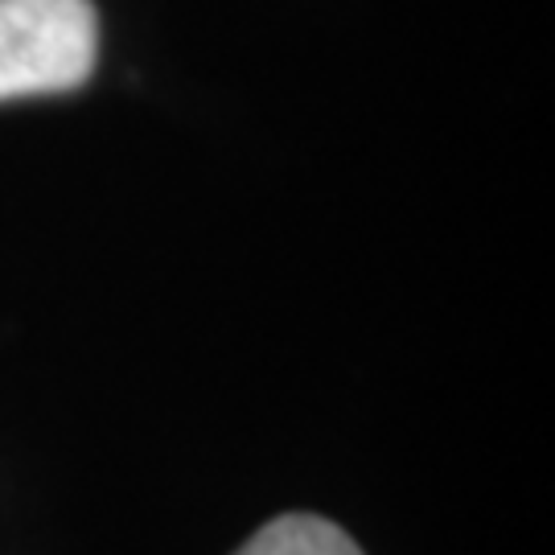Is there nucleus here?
I'll list each match as a JSON object with an SVG mask.
<instances>
[{
    "label": "nucleus",
    "mask_w": 555,
    "mask_h": 555,
    "mask_svg": "<svg viewBox=\"0 0 555 555\" xmlns=\"http://www.w3.org/2000/svg\"><path fill=\"white\" fill-rule=\"evenodd\" d=\"M235 555H362L358 543L330 518L284 515L247 539Z\"/></svg>",
    "instance_id": "2"
},
{
    "label": "nucleus",
    "mask_w": 555,
    "mask_h": 555,
    "mask_svg": "<svg viewBox=\"0 0 555 555\" xmlns=\"http://www.w3.org/2000/svg\"><path fill=\"white\" fill-rule=\"evenodd\" d=\"M100 17L91 0H0V103L59 95L91 79Z\"/></svg>",
    "instance_id": "1"
}]
</instances>
